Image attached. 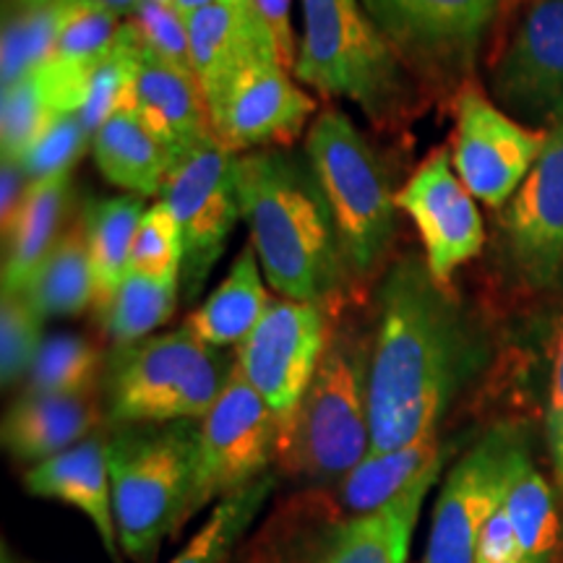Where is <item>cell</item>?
Listing matches in <instances>:
<instances>
[{
	"instance_id": "cell-1",
	"label": "cell",
	"mask_w": 563,
	"mask_h": 563,
	"mask_svg": "<svg viewBox=\"0 0 563 563\" xmlns=\"http://www.w3.org/2000/svg\"><path fill=\"white\" fill-rule=\"evenodd\" d=\"M485 344L467 308L435 282L426 256L402 253L376 287L371 334V454L439 431L443 412L483 365Z\"/></svg>"
},
{
	"instance_id": "cell-2",
	"label": "cell",
	"mask_w": 563,
	"mask_h": 563,
	"mask_svg": "<svg viewBox=\"0 0 563 563\" xmlns=\"http://www.w3.org/2000/svg\"><path fill=\"white\" fill-rule=\"evenodd\" d=\"M235 186L266 282L282 298L340 313L357 282L308 159L285 150L235 154Z\"/></svg>"
},
{
	"instance_id": "cell-3",
	"label": "cell",
	"mask_w": 563,
	"mask_h": 563,
	"mask_svg": "<svg viewBox=\"0 0 563 563\" xmlns=\"http://www.w3.org/2000/svg\"><path fill=\"white\" fill-rule=\"evenodd\" d=\"M443 470L433 464L378 511L352 517L327 493H302L274 509L228 563H405L422 501Z\"/></svg>"
},
{
	"instance_id": "cell-4",
	"label": "cell",
	"mask_w": 563,
	"mask_h": 563,
	"mask_svg": "<svg viewBox=\"0 0 563 563\" xmlns=\"http://www.w3.org/2000/svg\"><path fill=\"white\" fill-rule=\"evenodd\" d=\"M292 76L323 97L355 102L378 129L405 123L415 102L410 68L363 0H302V40Z\"/></svg>"
},
{
	"instance_id": "cell-5",
	"label": "cell",
	"mask_w": 563,
	"mask_h": 563,
	"mask_svg": "<svg viewBox=\"0 0 563 563\" xmlns=\"http://www.w3.org/2000/svg\"><path fill=\"white\" fill-rule=\"evenodd\" d=\"M371 334L334 323L311 386L279 422L277 462L311 483L344 481L371 454Z\"/></svg>"
},
{
	"instance_id": "cell-6",
	"label": "cell",
	"mask_w": 563,
	"mask_h": 563,
	"mask_svg": "<svg viewBox=\"0 0 563 563\" xmlns=\"http://www.w3.org/2000/svg\"><path fill=\"white\" fill-rule=\"evenodd\" d=\"M199 426L194 420L121 426L108 439L121 551L133 563H154L170 534L188 522Z\"/></svg>"
},
{
	"instance_id": "cell-7",
	"label": "cell",
	"mask_w": 563,
	"mask_h": 563,
	"mask_svg": "<svg viewBox=\"0 0 563 563\" xmlns=\"http://www.w3.org/2000/svg\"><path fill=\"white\" fill-rule=\"evenodd\" d=\"M306 159L327 196L352 279L378 277L399 209L382 154L347 112L327 108L306 133Z\"/></svg>"
},
{
	"instance_id": "cell-8",
	"label": "cell",
	"mask_w": 563,
	"mask_h": 563,
	"mask_svg": "<svg viewBox=\"0 0 563 563\" xmlns=\"http://www.w3.org/2000/svg\"><path fill=\"white\" fill-rule=\"evenodd\" d=\"M235 361L180 327L112 350L104 368V410L110 422L201 420L228 386Z\"/></svg>"
},
{
	"instance_id": "cell-9",
	"label": "cell",
	"mask_w": 563,
	"mask_h": 563,
	"mask_svg": "<svg viewBox=\"0 0 563 563\" xmlns=\"http://www.w3.org/2000/svg\"><path fill=\"white\" fill-rule=\"evenodd\" d=\"M159 201L173 209L183 241L180 292L194 302L220 262L241 217L235 186V154L220 139H209L175 159Z\"/></svg>"
},
{
	"instance_id": "cell-10",
	"label": "cell",
	"mask_w": 563,
	"mask_h": 563,
	"mask_svg": "<svg viewBox=\"0 0 563 563\" xmlns=\"http://www.w3.org/2000/svg\"><path fill=\"white\" fill-rule=\"evenodd\" d=\"M279 420L266 399L245 382L241 371H232L228 386L199 422L196 449L194 496L188 519L201 506L266 475L277 460Z\"/></svg>"
},
{
	"instance_id": "cell-11",
	"label": "cell",
	"mask_w": 563,
	"mask_h": 563,
	"mask_svg": "<svg viewBox=\"0 0 563 563\" xmlns=\"http://www.w3.org/2000/svg\"><path fill=\"white\" fill-rule=\"evenodd\" d=\"M527 443L514 428H493L443 477L433 506L426 563H475L477 540L504 504Z\"/></svg>"
},
{
	"instance_id": "cell-12",
	"label": "cell",
	"mask_w": 563,
	"mask_h": 563,
	"mask_svg": "<svg viewBox=\"0 0 563 563\" xmlns=\"http://www.w3.org/2000/svg\"><path fill=\"white\" fill-rule=\"evenodd\" d=\"M336 316L313 302L272 300L258 327L238 347L235 363L245 382L287 420L311 386L332 340Z\"/></svg>"
},
{
	"instance_id": "cell-13",
	"label": "cell",
	"mask_w": 563,
	"mask_h": 563,
	"mask_svg": "<svg viewBox=\"0 0 563 563\" xmlns=\"http://www.w3.org/2000/svg\"><path fill=\"white\" fill-rule=\"evenodd\" d=\"M545 136L548 131L527 129L506 115L473 81L456 95L454 170L467 191L488 207L511 201L543 152Z\"/></svg>"
},
{
	"instance_id": "cell-14",
	"label": "cell",
	"mask_w": 563,
	"mask_h": 563,
	"mask_svg": "<svg viewBox=\"0 0 563 563\" xmlns=\"http://www.w3.org/2000/svg\"><path fill=\"white\" fill-rule=\"evenodd\" d=\"M493 102L527 129L563 123V0H534L490 68Z\"/></svg>"
},
{
	"instance_id": "cell-15",
	"label": "cell",
	"mask_w": 563,
	"mask_h": 563,
	"mask_svg": "<svg viewBox=\"0 0 563 563\" xmlns=\"http://www.w3.org/2000/svg\"><path fill=\"white\" fill-rule=\"evenodd\" d=\"M394 51L422 76H449L473 58L498 0H363Z\"/></svg>"
},
{
	"instance_id": "cell-16",
	"label": "cell",
	"mask_w": 563,
	"mask_h": 563,
	"mask_svg": "<svg viewBox=\"0 0 563 563\" xmlns=\"http://www.w3.org/2000/svg\"><path fill=\"white\" fill-rule=\"evenodd\" d=\"M397 207L410 217L426 249L428 269L443 287L485 245L475 196L460 180L449 150H433L399 188Z\"/></svg>"
},
{
	"instance_id": "cell-17",
	"label": "cell",
	"mask_w": 563,
	"mask_h": 563,
	"mask_svg": "<svg viewBox=\"0 0 563 563\" xmlns=\"http://www.w3.org/2000/svg\"><path fill=\"white\" fill-rule=\"evenodd\" d=\"M313 97L298 87L279 60H262L238 74L209 102L214 136L232 154L292 144L311 121Z\"/></svg>"
},
{
	"instance_id": "cell-18",
	"label": "cell",
	"mask_w": 563,
	"mask_h": 563,
	"mask_svg": "<svg viewBox=\"0 0 563 563\" xmlns=\"http://www.w3.org/2000/svg\"><path fill=\"white\" fill-rule=\"evenodd\" d=\"M506 251L532 290L555 287L563 272V123L548 131L534 159L504 214Z\"/></svg>"
},
{
	"instance_id": "cell-19",
	"label": "cell",
	"mask_w": 563,
	"mask_h": 563,
	"mask_svg": "<svg viewBox=\"0 0 563 563\" xmlns=\"http://www.w3.org/2000/svg\"><path fill=\"white\" fill-rule=\"evenodd\" d=\"M139 121L162 141L173 159H180L203 141L214 139L209 104L203 97L199 76L191 68L173 66L141 53L136 79H133L129 104Z\"/></svg>"
},
{
	"instance_id": "cell-20",
	"label": "cell",
	"mask_w": 563,
	"mask_h": 563,
	"mask_svg": "<svg viewBox=\"0 0 563 563\" xmlns=\"http://www.w3.org/2000/svg\"><path fill=\"white\" fill-rule=\"evenodd\" d=\"M191 40L194 74L199 76L207 104L243 74L262 60H277L274 40L251 0H222L186 16Z\"/></svg>"
},
{
	"instance_id": "cell-21",
	"label": "cell",
	"mask_w": 563,
	"mask_h": 563,
	"mask_svg": "<svg viewBox=\"0 0 563 563\" xmlns=\"http://www.w3.org/2000/svg\"><path fill=\"white\" fill-rule=\"evenodd\" d=\"M24 485L32 496L53 498L87 514L100 534L104 551L112 561L121 563V538H118L115 509H112L108 439L89 435L66 452L34 464L24 475Z\"/></svg>"
},
{
	"instance_id": "cell-22",
	"label": "cell",
	"mask_w": 563,
	"mask_h": 563,
	"mask_svg": "<svg viewBox=\"0 0 563 563\" xmlns=\"http://www.w3.org/2000/svg\"><path fill=\"white\" fill-rule=\"evenodd\" d=\"M100 422V407L91 397L30 394L16 399L3 418V446L19 462H45L76 446Z\"/></svg>"
},
{
	"instance_id": "cell-23",
	"label": "cell",
	"mask_w": 563,
	"mask_h": 563,
	"mask_svg": "<svg viewBox=\"0 0 563 563\" xmlns=\"http://www.w3.org/2000/svg\"><path fill=\"white\" fill-rule=\"evenodd\" d=\"M91 146L97 167L112 186L141 199L162 196L175 159L131 108L112 112L95 133Z\"/></svg>"
},
{
	"instance_id": "cell-24",
	"label": "cell",
	"mask_w": 563,
	"mask_h": 563,
	"mask_svg": "<svg viewBox=\"0 0 563 563\" xmlns=\"http://www.w3.org/2000/svg\"><path fill=\"white\" fill-rule=\"evenodd\" d=\"M70 175L30 183L24 201L13 217L11 228L3 232V295L21 292L34 277L47 253L58 243V230L66 214Z\"/></svg>"
},
{
	"instance_id": "cell-25",
	"label": "cell",
	"mask_w": 563,
	"mask_h": 563,
	"mask_svg": "<svg viewBox=\"0 0 563 563\" xmlns=\"http://www.w3.org/2000/svg\"><path fill=\"white\" fill-rule=\"evenodd\" d=\"M269 306L272 298L262 282V266L249 243L238 253L228 277L188 316L183 327L211 347H230L241 344L258 327Z\"/></svg>"
},
{
	"instance_id": "cell-26",
	"label": "cell",
	"mask_w": 563,
	"mask_h": 563,
	"mask_svg": "<svg viewBox=\"0 0 563 563\" xmlns=\"http://www.w3.org/2000/svg\"><path fill=\"white\" fill-rule=\"evenodd\" d=\"M439 462H443L439 431L422 435L402 449H394V452L368 454L340 483L336 501L352 517L378 511L397 496H402L407 488H412Z\"/></svg>"
},
{
	"instance_id": "cell-27",
	"label": "cell",
	"mask_w": 563,
	"mask_h": 563,
	"mask_svg": "<svg viewBox=\"0 0 563 563\" xmlns=\"http://www.w3.org/2000/svg\"><path fill=\"white\" fill-rule=\"evenodd\" d=\"M21 295L42 319L79 316L91 306V300L97 302V282L84 228L63 232Z\"/></svg>"
},
{
	"instance_id": "cell-28",
	"label": "cell",
	"mask_w": 563,
	"mask_h": 563,
	"mask_svg": "<svg viewBox=\"0 0 563 563\" xmlns=\"http://www.w3.org/2000/svg\"><path fill=\"white\" fill-rule=\"evenodd\" d=\"M144 211L141 196L131 194L91 201L84 209L81 228L97 282V302H102L129 277L133 241H136Z\"/></svg>"
},
{
	"instance_id": "cell-29",
	"label": "cell",
	"mask_w": 563,
	"mask_h": 563,
	"mask_svg": "<svg viewBox=\"0 0 563 563\" xmlns=\"http://www.w3.org/2000/svg\"><path fill=\"white\" fill-rule=\"evenodd\" d=\"M178 292L180 279L129 272L108 298L97 302L102 332L115 342V347L146 340L154 329L170 321Z\"/></svg>"
},
{
	"instance_id": "cell-30",
	"label": "cell",
	"mask_w": 563,
	"mask_h": 563,
	"mask_svg": "<svg viewBox=\"0 0 563 563\" xmlns=\"http://www.w3.org/2000/svg\"><path fill=\"white\" fill-rule=\"evenodd\" d=\"M504 509L522 545L525 563H551L561 538V519L551 485L534 467L527 449L514 464Z\"/></svg>"
},
{
	"instance_id": "cell-31",
	"label": "cell",
	"mask_w": 563,
	"mask_h": 563,
	"mask_svg": "<svg viewBox=\"0 0 563 563\" xmlns=\"http://www.w3.org/2000/svg\"><path fill=\"white\" fill-rule=\"evenodd\" d=\"M277 488V477L266 473L245 488L220 498L199 532L170 563H228Z\"/></svg>"
},
{
	"instance_id": "cell-32",
	"label": "cell",
	"mask_w": 563,
	"mask_h": 563,
	"mask_svg": "<svg viewBox=\"0 0 563 563\" xmlns=\"http://www.w3.org/2000/svg\"><path fill=\"white\" fill-rule=\"evenodd\" d=\"M102 371V355L95 344L76 334L45 336L34 357L26 391L55 397H87Z\"/></svg>"
},
{
	"instance_id": "cell-33",
	"label": "cell",
	"mask_w": 563,
	"mask_h": 563,
	"mask_svg": "<svg viewBox=\"0 0 563 563\" xmlns=\"http://www.w3.org/2000/svg\"><path fill=\"white\" fill-rule=\"evenodd\" d=\"M66 13L68 0H58L45 9H21L5 19L3 42H0L3 89L40 70L51 60Z\"/></svg>"
},
{
	"instance_id": "cell-34",
	"label": "cell",
	"mask_w": 563,
	"mask_h": 563,
	"mask_svg": "<svg viewBox=\"0 0 563 563\" xmlns=\"http://www.w3.org/2000/svg\"><path fill=\"white\" fill-rule=\"evenodd\" d=\"M141 53H144V47H141L139 34L131 26V21H125L121 30H118L110 53L91 70L87 100H84V108L79 110L81 123L87 125L91 139H95V133L102 129V123L108 121L112 112L123 110L129 104Z\"/></svg>"
},
{
	"instance_id": "cell-35",
	"label": "cell",
	"mask_w": 563,
	"mask_h": 563,
	"mask_svg": "<svg viewBox=\"0 0 563 563\" xmlns=\"http://www.w3.org/2000/svg\"><path fill=\"white\" fill-rule=\"evenodd\" d=\"M53 115L55 112L37 70L5 87L3 100H0V146H3V157L16 162L21 154L30 150V144L40 136L42 129L51 123Z\"/></svg>"
},
{
	"instance_id": "cell-36",
	"label": "cell",
	"mask_w": 563,
	"mask_h": 563,
	"mask_svg": "<svg viewBox=\"0 0 563 563\" xmlns=\"http://www.w3.org/2000/svg\"><path fill=\"white\" fill-rule=\"evenodd\" d=\"M89 141L91 133L81 123L79 112H58L16 162L30 183L60 178L76 165Z\"/></svg>"
},
{
	"instance_id": "cell-37",
	"label": "cell",
	"mask_w": 563,
	"mask_h": 563,
	"mask_svg": "<svg viewBox=\"0 0 563 563\" xmlns=\"http://www.w3.org/2000/svg\"><path fill=\"white\" fill-rule=\"evenodd\" d=\"M42 316L30 306L21 292L3 295L0 302V382L16 384L30 376V368L45 342Z\"/></svg>"
},
{
	"instance_id": "cell-38",
	"label": "cell",
	"mask_w": 563,
	"mask_h": 563,
	"mask_svg": "<svg viewBox=\"0 0 563 563\" xmlns=\"http://www.w3.org/2000/svg\"><path fill=\"white\" fill-rule=\"evenodd\" d=\"M183 241L173 209L157 201L141 217L136 241L131 251V272L152 274V277L180 279Z\"/></svg>"
},
{
	"instance_id": "cell-39",
	"label": "cell",
	"mask_w": 563,
	"mask_h": 563,
	"mask_svg": "<svg viewBox=\"0 0 563 563\" xmlns=\"http://www.w3.org/2000/svg\"><path fill=\"white\" fill-rule=\"evenodd\" d=\"M129 21L146 53L165 63H173V66L194 70L188 21L175 5L139 0L136 11L131 13Z\"/></svg>"
},
{
	"instance_id": "cell-40",
	"label": "cell",
	"mask_w": 563,
	"mask_h": 563,
	"mask_svg": "<svg viewBox=\"0 0 563 563\" xmlns=\"http://www.w3.org/2000/svg\"><path fill=\"white\" fill-rule=\"evenodd\" d=\"M545 441H548V454H551L555 485H559L561 501H563V321L559 327V336H555L551 386H548Z\"/></svg>"
},
{
	"instance_id": "cell-41",
	"label": "cell",
	"mask_w": 563,
	"mask_h": 563,
	"mask_svg": "<svg viewBox=\"0 0 563 563\" xmlns=\"http://www.w3.org/2000/svg\"><path fill=\"white\" fill-rule=\"evenodd\" d=\"M253 11L264 21L274 40L277 60L292 74L295 60H298V42L292 30V0H251Z\"/></svg>"
},
{
	"instance_id": "cell-42",
	"label": "cell",
	"mask_w": 563,
	"mask_h": 563,
	"mask_svg": "<svg viewBox=\"0 0 563 563\" xmlns=\"http://www.w3.org/2000/svg\"><path fill=\"white\" fill-rule=\"evenodd\" d=\"M475 563H525L522 545H519L517 532H514L509 514H506L504 504L493 514L490 522L477 540Z\"/></svg>"
},
{
	"instance_id": "cell-43",
	"label": "cell",
	"mask_w": 563,
	"mask_h": 563,
	"mask_svg": "<svg viewBox=\"0 0 563 563\" xmlns=\"http://www.w3.org/2000/svg\"><path fill=\"white\" fill-rule=\"evenodd\" d=\"M0 180H3L0 183V188H3V194H0V228L5 232L11 228L21 201H24L30 180H26V175L21 173L19 162L5 159V157H3V175H0Z\"/></svg>"
},
{
	"instance_id": "cell-44",
	"label": "cell",
	"mask_w": 563,
	"mask_h": 563,
	"mask_svg": "<svg viewBox=\"0 0 563 563\" xmlns=\"http://www.w3.org/2000/svg\"><path fill=\"white\" fill-rule=\"evenodd\" d=\"M84 3H95V5H100V9L110 11L112 16H118V19H123V16H129V19H131V13L136 11L139 0H84Z\"/></svg>"
},
{
	"instance_id": "cell-45",
	"label": "cell",
	"mask_w": 563,
	"mask_h": 563,
	"mask_svg": "<svg viewBox=\"0 0 563 563\" xmlns=\"http://www.w3.org/2000/svg\"><path fill=\"white\" fill-rule=\"evenodd\" d=\"M222 3V0H175V9H178L183 16H191V13L207 9V5Z\"/></svg>"
},
{
	"instance_id": "cell-46",
	"label": "cell",
	"mask_w": 563,
	"mask_h": 563,
	"mask_svg": "<svg viewBox=\"0 0 563 563\" xmlns=\"http://www.w3.org/2000/svg\"><path fill=\"white\" fill-rule=\"evenodd\" d=\"M21 9H45V5L58 3V0H16Z\"/></svg>"
},
{
	"instance_id": "cell-47",
	"label": "cell",
	"mask_w": 563,
	"mask_h": 563,
	"mask_svg": "<svg viewBox=\"0 0 563 563\" xmlns=\"http://www.w3.org/2000/svg\"><path fill=\"white\" fill-rule=\"evenodd\" d=\"M150 3H162V5H175V0H150Z\"/></svg>"
},
{
	"instance_id": "cell-48",
	"label": "cell",
	"mask_w": 563,
	"mask_h": 563,
	"mask_svg": "<svg viewBox=\"0 0 563 563\" xmlns=\"http://www.w3.org/2000/svg\"><path fill=\"white\" fill-rule=\"evenodd\" d=\"M5 563H9V561H5Z\"/></svg>"
}]
</instances>
